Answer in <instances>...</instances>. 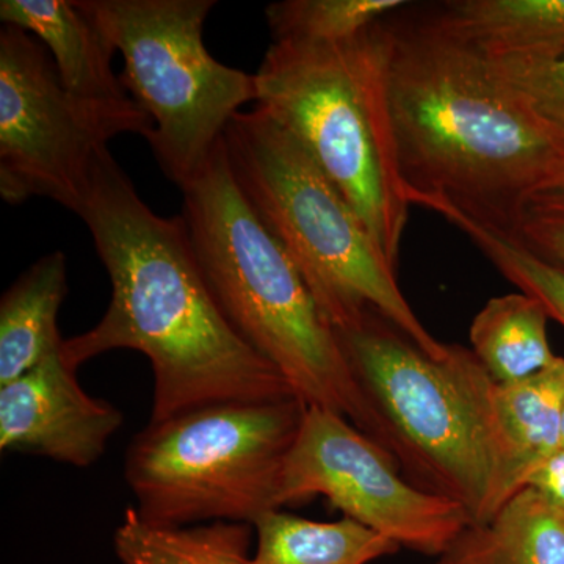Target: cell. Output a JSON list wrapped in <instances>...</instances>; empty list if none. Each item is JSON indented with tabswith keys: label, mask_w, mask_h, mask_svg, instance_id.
Masks as SVG:
<instances>
[{
	"label": "cell",
	"mask_w": 564,
	"mask_h": 564,
	"mask_svg": "<svg viewBox=\"0 0 564 564\" xmlns=\"http://www.w3.org/2000/svg\"><path fill=\"white\" fill-rule=\"evenodd\" d=\"M562 447H564V404H563V414H562Z\"/></svg>",
	"instance_id": "obj_26"
},
{
	"label": "cell",
	"mask_w": 564,
	"mask_h": 564,
	"mask_svg": "<svg viewBox=\"0 0 564 564\" xmlns=\"http://www.w3.org/2000/svg\"><path fill=\"white\" fill-rule=\"evenodd\" d=\"M404 0H282L265 9L273 43L334 44L358 39L410 7Z\"/></svg>",
	"instance_id": "obj_20"
},
{
	"label": "cell",
	"mask_w": 564,
	"mask_h": 564,
	"mask_svg": "<svg viewBox=\"0 0 564 564\" xmlns=\"http://www.w3.org/2000/svg\"><path fill=\"white\" fill-rule=\"evenodd\" d=\"M318 496L400 547L440 558L473 525L463 505L411 485L397 459L343 415L307 406L278 502L282 510Z\"/></svg>",
	"instance_id": "obj_9"
},
{
	"label": "cell",
	"mask_w": 564,
	"mask_h": 564,
	"mask_svg": "<svg viewBox=\"0 0 564 564\" xmlns=\"http://www.w3.org/2000/svg\"><path fill=\"white\" fill-rule=\"evenodd\" d=\"M452 564H564V511L524 488L491 521L467 527Z\"/></svg>",
	"instance_id": "obj_16"
},
{
	"label": "cell",
	"mask_w": 564,
	"mask_h": 564,
	"mask_svg": "<svg viewBox=\"0 0 564 564\" xmlns=\"http://www.w3.org/2000/svg\"><path fill=\"white\" fill-rule=\"evenodd\" d=\"M111 282L106 314L63 340L73 369L113 350L143 352L154 375L150 422L229 402L296 397L234 328L207 284L184 217H162L104 147L79 212Z\"/></svg>",
	"instance_id": "obj_1"
},
{
	"label": "cell",
	"mask_w": 564,
	"mask_h": 564,
	"mask_svg": "<svg viewBox=\"0 0 564 564\" xmlns=\"http://www.w3.org/2000/svg\"><path fill=\"white\" fill-rule=\"evenodd\" d=\"M525 488L534 489L564 511V447H560L530 474Z\"/></svg>",
	"instance_id": "obj_24"
},
{
	"label": "cell",
	"mask_w": 564,
	"mask_h": 564,
	"mask_svg": "<svg viewBox=\"0 0 564 564\" xmlns=\"http://www.w3.org/2000/svg\"><path fill=\"white\" fill-rule=\"evenodd\" d=\"M434 564H452V562H451V560L445 558V556H441V558L437 560V562Z\"/></svg>",
	"instance_id": "obj_25"
},
{
	"label": "cell",
	"mask_w": 564,
	"mask_h": 564,
	"mask_svg": "<svg viewBox=\"0 0 564 564\" xmlns=\"http://www.w3.org/2000/svg\"><path fill=\"white\" fill-rule=\"evenodd\" d=\"M486 58L505 87L564 148V54Z\"/></svg>",
	"instance_id": "obj_22"
},
{
	"label": "cell",
	"mask_w": 564,
	"mask_h": 564,
	"mask_svg": "<svg viewBox=\"0 0 564 564\" xmlns=\"http://www.w3.org/2000/svg\"><path fill=\"white\" fill-rule=\"evenodd\" d=\"M68 293L66 258L50 252L3 293L0 302V386L17 380L62 348L58 313Z\"/></svg>",
	"instance_id": "obj_15"
},
{
	"label": "cell",
	"mask_w": 564,
	"mask_h": 564,
	"mask_svg": "<svg viewBox=\"0 0 564 564\" xmlns=\"http://www.w3.org/2000/svg\"><path fill=\"white\" fill-rule=\"evenodd\" d=\"M307 404L229 402L150 422L126 454L137 513L155 525H254L281 510V478Z\"/></svg>",
	"instance_id": "obj_7"
},
{
	"label": "cell",
	"mask_w": 564,
	"mask_h": 564,
	"mask_svg": "<svg viewBox=\"0 0 564 564\" xmlns=\"http://www.w3.org/2000/svg\"><path fill=\"white\" fill-rule=\"evenodd\" d=\"M182 195L193 250L236 332L307 406L343 415L391 454L383 422L355 380L333 326L237 187L223 139Z\"/></svg>",
	"instance_id": "obj_3"
},
{
	"label": "cell",
	"mask_w": 564,
	"mask_h": 564,
	"mask_svg": "<svg viewBox=\"0 0 564 564\" xmlns=\"http://www.w3.org/2000/svg\"><path fill=\"white\" fill-rule=\"evenodd\" d=\"M62 87L50 51L14 25L0 31V195L47 198L79 215L107 147Z\"/></svg>",
	"instance_id": "obj_10"
},
{
	"label": "cell",
	"mask_w": 564,
	"mask_h": 564,
	"mask_svg": "<svg viewBox=\"0 0 564 564\" xmlns=\"http://www.w3.org/2000/svg\"><path fill=\"white\" fill-rule=\"evenodd\" d=\"M563 404L564 358L560 356L527 380L497 384L494 411L499 464L491 519L525 488L530 474L562 447Z\"/></svg>",
	"instance_id": "obj_13"
},
{
	"label": "cell",
	"mask_w": 564,
	"mask_h": 564,
	"mask_svg": "<svg viewBox=\"0 0 564 564\" xmlns=\"http://www.w3.org/2000/svg\"><path fill=\"white\" fill-rule=\"evenodd\" d=\"M251 524L155 525L129 508L115 532L121 564H250Z\"/></svg>",
	"instance_id": "obj_19"
},
{
	"label": "cell",
	"mask_w": 564,
	"mask_h": 564,
	"mask_svg": "<svg viewBox=\"0 0 564 564\" xmlns=\"http://www.w3.org/2000/svg\"><path fill=\"white\" fill-rule=\"evenodd\" d=\"M124 415L82 389L77 370L52 352L17 380L0 386V451L90 467L106 454Z\"/></svg>",
	"instance_id": "obj_11"
},
{
	"label": "cell",
	"mask_w": 564,
	"mask_h": 564,
	"mask_svg": "<svg viewBox=\"0 0 564 564\" xmlns=\"http://www.w3.org/2000/svg\"><path fill=\"white\" fill-rule=\"evenodd\" d=\"M334 333L403 477L463 505L473 524L488 522L499 437L497 383L484 364L459 344L432 358L372 310Z\"/></svg>",
	"instance_id": "obj_6"
},
{
	"label": "cell",
	"mask_w": 564,
	"mask_h": 564,
	"mask_svg": "<svg viewBox=\"0 0 564 564\" xmlns=\"http://www.w3.org/2000/svg\"><path fill=\"white\" fill-rule=\"evenodd\" d=\"M391 47L389 18L345 43H273L254 102L310 152L399 269L411 204L389 99Z\"/></svg>",
	"instance_id": "obj_4"
},
{
	"label": "cell",
	"mask_w": 564,
	"mask_h": 564,
	"mask_svg": "<svg viewBox=\"0 0 564 564\" xmlns=\"http://www.w3.org/2000/svg\"><path fill=\"white\" fill-rule=\"evenodd\" d=\"M223 147L243 198L333 329L377 311L426 355L444 358L448 344L425 328L361 217L288 129L254 107L232 118Z\"/></svg>",
	"instance_id": "obj_5"
},
{
	"label": "cell",
	"mask_w": 564,
	"mask_h": 564,
	"mask_svg": "<svg viewBox=\"0 0 564 564\" xmlns=\"http://www.w3.org/2000/svg\"><path fill=\"white\" fill-rule=\"evenodd\" d=\"M507 236L541 261L564 269V162L527 196Z\"/></svg>",
	"instance_id": "obj_23"
},
{
	"label": "cell",
	"mask_w": 564,
	"mask_h": 564,
	"mask_svg": "<svg viewBox=\"0 0 564 564\" xmlns=\"http://www.w3.org/2000/svg\"><path fill=\"white\" fill-rule=\"evenodd\" d=\"M391 18L389 99L411 206L510 232L527 196L564 162L562 143L484 54L422 20Z\"/></svg>",
	"instance_id": "obj_2"
},
{
	"label": "cell",
	"mask_w": 564,
	"mask_h": 564,
	"mask_svg": "<svg viewBox=\"0 0 564 564\" xmlns=\"http://www.w3.org/2000/svg\"><path fill=\"white\" fill-rule=\"evenodd\" d=\"M549 318L524 292L494 296L470 323V350L497 384L527 380L558 358L549 344Z\"/></svg>",
	"instance_id": "obj_17"
},
{
	"label": "cell",
	"mask_w": 564,
	"mask_h": 564,
	"mask_svg": "<svg viewBox=\"0 0 564 564\" xmlns=\"http://www.w3.org/2000/svg\"><path fill=\"white\" fill-rule=\"evenodd\" d=\"M0 20L32 33L50 51L62 87L85 121L107 143L121 133L151 135V118L111 66L115 50L76 3L2 0Z\"/></svg>",
	"instance_id": "obj_12"
},
{
	"label": "cell",
	"mask_w": 564,
	"mask_h": 564,
	"mask_svg": "<svg viewBox=\"0 0 564 564\" xmlns=\"http://www.w3.org/2000/svg\"><path fill=\"white\" fill-rule=\"evenodd\" d=\"M252 527L258 545L250 564H370L402 549L348 518L318 522L274 510Z\"/></svg>",
	"instance_id": "obj_18"
},
{
	"label": "cell",
	"mask_w": 564,
	"mask_h": 564,
	"mask_svg": "<svg viewBox=\"0 0 564 564\" xmlns=\"http://www.w3.org/2000/svg\"><path fill=\"white\" fill-rule=\"evenodd\" d=\"M124 57L122 85L151 118L152 154L184 188L203 173L226 128L256 101L254 76L215 61L203 41L214 0H76Z\"/></svg>",
	"instance_id": "obj_8"
},
{
	"label": "cell",
	"mask_w": 564,
	"mask_h": 564,
	"mask_svg": "<svg viewBox=\"0 0 564 564\" xmlns=\"http://www.w3.org/2000/svg\"><path fill=\"white\" fill-rule=\"evenodd\" d=\"M421 20L489 58L564 54V0H451Z\"/></svg>",
	"instance_id": "obj_14"
},
{
	"label": "cell",
	"mask_w": 564,
	"mask_h": 564,
	"mask_svg": "<svg viewBox=\"0 0 564 564\" xmlns=\"http://www.w3.org/2000/svg\"><path fill=\"white\" fill-rule=\"evenodd\" d=\"M433 212L458 228L505 280L541 302L549 317L564 326V269L541 261L507 234L481 225L459 212L448 207H434Z\"/></svg>",
	"instance_id": "obj_21"
}]
</instances>
